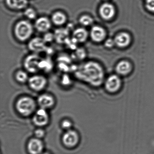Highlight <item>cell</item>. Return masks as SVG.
<instances>
[{"mask_svg": "<svg viewBox=\"0 0 154 154\" xmlns=\"http://www.w3.org/2000/svg\"><path fill=\"white\" fill-rule=\"evenodd\" d=\"M79 141V136L75 131L69 130L63 135L62 141L65 146L68 148L75 147Z\"/></svg>", "mask_w": 154, "mask_h": 154, "instance_id": "cell-6", "label": "cell"}, {"mask_svg": "<svg viewBox=\"0 0 154 154\" xmlns=\"http://www.w3.org/2000/svg\"><path fill=\"white\" fill-rule=\"evenodd\" d=\"M40 70H43L45 72H48L53 68V63L50 59H41L39 64Z\"/></svg>", "mask_w": 154, "mask_h": 154, "instance_id": "cell-23", "label": "cell"}, {"mask_svg": "<svg viewBox=\"0 0 154 154\" xmlns=\"http://www.w3.org/2000/svg\"><path fill=\"white\" fill-rule=\"evenodd\" d=\"M15 79L20 83L24 84L28 82L29 77L27 73L23 70H18L15 74Z\"/></svg>", "mask_w": 154, "mask_h": 154, "instance_id": "cell-21", "label": "cell"}, {"mask_svg": "<svg viewBox=\"0 0 154 154\" xmlns=\"http://www.w3.org/2000/svg\"><path fill=\"white\" fill-rule=\"evenodd\" d=\"M131 64L126 61H121L116 66V71L118 73L122 75H127L131 71Z\"/></svg>", "mask_w": 154, "mask_h": 154, "instance_id": "cell-19", "label": "cell"}, {"mask_svg": "<svg viewBox=\"0 0 154 154\" xmlns=\"http://www.w3.org/2000/svg\"><path fill=\"white\" fill-rule=\"evenodd\" d=\"M16 107L18 112L21 115L29 116L35 110V102L30 97L24 96L19 99L16 104Z\"/></svg>", "mask_w": 154, "mask_h": 154, "instance_id": "cell-3", "label": "cell"}, {"mask_svg": "<svg viewBox=\"0 0 154 154\" xmlns=\"http://www.w3.org/2000/svg\"><path fill=\"white\" fill-rule=\"evenodd\" d=\"M114 42L116 45L119 47H126L130 43V36L128 33L125 32L120 33L116 36Z\"/></svg>", "mask_w": 154, "mask_h": 154, "instance_id": "cell-18", "label": "cell"}, {"mask_svg": "<svg viewBox=\"0 0 154 154\" xmlns=\"http://www.w3.org/2000/svg\"><path fill=\"white\" fill-rule=\"evenodd\" d=\"M27 148L30 154H41L44 148V143L40 139L34 138L29 141Z\"/></svg>", "mask_w": 154, "mask_h": 154, "instance_id": "cell-10", "label": "cell"}, {"mask_svg": "<svg viewBox=\"0 0 154 154\" xmlns=\"http://www.w3.org/2000/svg\"><path fill=\"white\" fill-rule=\"evenodd\" d=\"M38 103L40 108L47 109L54 106L55 100L54 97L51 95L45 94H41L38 97Z\"/></svg>", "mask_w": 154, "mask_h": 154, "instance_id": "cell-14", "label": "cell"}, {"mask_svg": "<svg viewBox=\"0 0 154 154\" xmlns=\"http://www.w3.org/2000/svg\"><path fill=\"white\" fill-rule=\"evenodd\" d=\"M146 5L149 11L154 12V0H146Z\"/></svg>", "mask_w": 154, "mask_h": 154, "instance_id": "cell-28", "label": "cell"}, {"mask_svg": "<svg viewBox=\"0 0 154 154\" xmlns=\"http://www.w3.org/2000/svg\"><path fill=\"white\" fill-rule=\"evenodd\" d=\"M43 38L46 43H50L55 39L54 35L49 32H47Z\"/></svg>", "mask_w": 154, "mask_h": 154, "instance_id": "cell-25", "label": "cell"}, {"mask_svg": "<svg viewBox=\"0 0 154 154\" xmlns=\"http://www.w3.org/2000/svg\"><path fill=\"white\" fill-rule=\"evenodd\" d=\"M41 59L37 54L29 55L24 60V67L29 72L35 73L40 71L39 64Z\"/></svg>", "mask_w": 154, "mask_h": 154, "instance_id": "cell-4", "label": "cell"}, {"mask_svg": "<svg viewBox=\"0 0 154 154\" xmlns=\"http://www.w3.org/2000/svg\"><path fill=\"white\" fill-rule=\"evenodd\" d=\"M90 36L94 42L100 43L105 38L106 32L103 28L99 26H94L91 29Z\"/></svg>", "mask_w": 154, "mask_h": 154, "instance_id": "cell-12", "label": "cell"}, {"mask_svg": "<svg viewBox=\"0 0 154 154\" xmlns=\"http://www.w3.org/2000/svg\"><path fill=\"white\" fill-rule=\"evenodd\" d=\"M14 35L16 38L20 42L27 41L32 36L34 32L33 25L29 20H20L14 27Z\"/></svg>", "mask_w": 154, "mask_h": 154, "instance_id": "cell-2", "label": "cell"}, {"mask_svg": "<svg viewBox=\"0 0 154 154\" xmlns=\"http://www.w3.org/2000/svg\"><path fill=\"white\" fill-rule=\"evenodd\" d=\"M89 33L84 28H77L72 33V38L77 43H83L88 39Z\"/></svg>", "mask_w": 154, "mask_h": 154, "instance_id": "cell-16", "label": "cell"}, {"mask_svg": "<svg viewBox=\"0 0 154 154\" xmlns=\"http://www.w3.org/2000/svg\"><path fill=\"white\" fill-rule=\"evenodd\" d=\"M115 44L114 40H112V39H108L105 42V46L107 48H111Z\"/></svg>", "mask_w": 154, "mask_h": 154, "instance_id": "cell-30", "label": "cell"}, {"mask_svg": "<svg viewBox=\"0 0 154 154\" xmlns=\"http://www.w3.org/2000/svg\"><path fill=\"white\" fill-rule=\"evenodd\" d=\"M45 131L42 129H38L36 130L35 132V137L37 138L41 139L42 138L44 137V136H45Z\"/></svg>", "mask_w": 154, "mask_h": 154, "instance_id": "cell-29", "label": "cell"}, {"mask_svg": "<svg viewBox=\"0 0 154 154\" xmlns=\"http://www.w3.org/2000/svg\"><path fill=\"white\" fill-rule=\"evenodd\" d=\"M51 20L45 17H41L36 20L35 27L38 32L47 33L50 30L52 26Z\"/></svg>", "mask_w": 154, "mask_h": 154, "instance_id": "cell-9", "label": "cell"}, {"mask_svg": "<svg viewBox=\"0 0 154 154\" xmlns=\"http://www.w3.org/2000/svg\"><path fill=\"white\" fill-rule=\"evenodd\" d=\"M55 39L60 43H65L68 39V31L65 29H59L56 30Z\"/></svg>", "mask_w": 154, "mask_h": 154, "instance_id": "cell-20", "label": "cell"}, {"mask_svg": "<svg viewBox=\"0 0 154 154\" xmlns=\"http://www.w3.org/2000/svg\"><path fill=\"white\" fill-rule=\"evenodd\" d=\"M85 56H86V53L84 50L83 48H80V49H77L76 50L75 57H78L79 59H84L86 57Z\"/></svg>", "mask_w": 154, "mask_h": 154, "instance_id": "cell-27", "label": "cell"}, {"mask_svg": "<svg viewBox=\"0 0 154 154\" xmlns=\"http://www.w3.org/2000/svg\"><path fill=\"white\" fill-rule=\"evenodd\" d=\"M77 78L92 86H100L104 80V72L102 66L96 62H86L76 72Z\"/></svg>", "mask_w": 154, "mask_h": 154, "instance_id": "cell-1", "label": "cell"}, {"mask_svg": "<svg viewBox=\"0 0 154 154\" xmlns=\"http://www.w3.org/2000/svg\"><path fill=\"white\" fill-rule=\"evenodd\" d=\"M33 122L36 126L44 127L49 122V116L46 109L40 108L36 111L33 116Z\"/></svg>", "mask_w": 154, "mask_h": 154, "instance_id": "cell-7", "label": "cell"}, {"mask_svg": "<svg viewBox=\"0 0 154 154\" xmlns=\"http://www.w3.org/2000/svg\"><path fill=\"white\" fill-rule=\"evenodd\" d=\"M79 23L84 27L91 26L94 23V20L91 16L88 15H83L79 18Z\"/></svg>", "mask_w": 154, "mask_h": 154, "instance_id": "cell-22", "label": "cell"}, {"mask_svg": "<svg viewBox=\"0 0 154 154\" xmlns=\"http://www.w3.org/2000/svg\"><path fill=\"white\" fill-rule=\"evenodd\" d=\"M41 154H50L49 153H47V152H45V153H42Z\"/></svg>", "mask_w": 154, "mask_h": 154, "instance_id": "cell-31", "label": "cell"}, {"mask_svg": "<svg viewBox=\"0 0 154 154\" xmlns=\"http://www.w3.org/2000/svg\"><path fill=\"white\" fill-rule=\"evenodd\" d=\"M25 17L29 20H33L36 18L37 14L36 11L33 8H27L24 11Z\"/></svg>", "mask_w": 154, "mask_h": 154, "instance_id": "cell-24", "label": "cell"}, {"mask_svg": "<svg viewBox=\"0 0 154 154\" xmlns=\"http://www.w3.org/2000/svg\"><path fill=\"white\" fill-rule=\"evenodd\" d=\"M67 20V16L64 12L57 11L52 14L51 20L54 25L61 26L66 23Z\"/></svg>", "mask_w": 154, "mask_h": 154, "instance_id": "cell-17", "label": "cell"}, {"mask_svg": "<svg viewBox=\"0 0 154 154\" xmlns=\"http://www.w3.org/2000/svg\"><path fill=\"white\" fill-rule=\"evenodd\" d=\"M29 49L35 54H38L46 50L47 47L43 38L35 37L30 40L28 44Z\"/></svg>", "mask_w": 154, "mask_h": 154, "instance_id": "cell-8", "label": "cell"}, {"mask_svg": "<svg viewBox=\"0 0 154 154\" xmlns=\"http://www.w3.org/2000/svg\"><path fill=\"white\" fill-rule=\"evenodd\" d=\"M28 82L31 89L36 91H40L45 88L48 82L45 76L40 75H35L29 77Z\"/></svg>", "mask_w": 154, "mask_h": 154, "instance_id": "cell-5", "label": "cell"}, {"mask_svg": "<svg viewBox=\"0 0 154 154\" xmlns=\"http://www.w3.org/2000/svg\"><path fill=\"white\" fill-rule=\"evenodd\" d=\"M121 86V81L117 75H112L107 79L105 83V87L108 91L114 93L119 89Z\"/></svg>", "mask_w": 154, "mask_h": 154, "instance_id": "cell-13", "label": "cell"}, {"mask_svg": "<svg viewBox=\"0 0 154 154\" xmlns=\"http://www.w3.org/2000/svg\"><path fill=\"white\" fill-rule=\"evenodd\" d=\"M8 8L14 11L26 9L28 5V0H6Z\"/></svg>", "mask_w": 154, "mask_h": 154, "instance_id": "cell-15", "label": "cell"}, {"mask_svg": "<svg viewBox=\"0 0 154 154\" xmlns=\"http://www.w3.org/2000/svg\"><path fill=\"white\" fill-rule=\"evenodd\" d=\"M99 13L103 19L109 20L115 15V8L113 5L110 3H103L100 7Z\"/></svg>", "mask_w": 154, "mask_h": 154, "instance_id": "cell-11", "label": "cell"}, {"mask_svg": "<svg viewBox=\"0 0 154 154\" xmlns=\"http://www.w3.org/2000/svg\"><path fill=\"white\" fill-rule=\"evenodd\" d=\"M62 128L66 130H69L71 129L72 127V123L70 121L68 120H64L62 122L61 124Z\"/></svg>", "mask_w": 154, "mask_h": 154, "instance_id": "cell-26", "label": "cell"}]
</instances>
